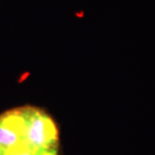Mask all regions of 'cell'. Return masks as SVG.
Wrapping results in <instances>:
<instances>
[{
	"mask_svg": "<svg viewBox=\"0 0 155 155\" xmlns=\"http://www.w3.org/2000/svg\"><path fill=\"white\" fill-rule=\"evenodd\" d=\"M26 121V140L35 149H47L57 146L58 131L52 118L36 109H23Z\"/></svg>",
	"mask_w": 155,
	"mask_h": 155,
	"instance_id": "cell-1",
	"label": "cell"
},
{
	"mask_svg": "<svg viewBox=\"0 0 155 155\" xmlns=\"http://www.w3.org/2000/svg\"><path fill=\"white\" fill-rule=\"evenodd\" d=\"M26 121L22 110L0 116V146L5 149L26 140Z\"/></svg>",
	"mask_w": 155,
	"mask_h": 155,
	"instance_id": "cell-2",
	"label": "cell"
},
{
	"mask_svg": "<svg viewBox=\"0 0 155 155\" xmlns=\"http://www.w3.org/2000/svg\"><path fill=\"white\" fill-rule=\"evenodd\" d=\"M37 149L29 144L27 140H22L5 149V155H35Z\"/></svg>",
	"mask_w": 155,
	"mask_h": 155,
	"instance_id": "cell-3",
	"label": "cell"
},
{
	"mask_svg": "<svg viewBox=\"0 0 155 155\" xmlns=\"http://www.w3.org/2000/svg\"><path fill=\"white\" fill-rule=\"evenodd\" d=\"M35 155H57V147L47 148V149L37 150Z\"/></svg>",
	"mask_w": 155,
	"mask_h": 155,
	"instance_id": "cell-4",
	"label": "cell"
},
{
	"mask_svg": "<svg viewBox=\"0 0 155 155\" xmlns=\"http://www.w3.org/2000/svg\"><path fill=\"white\" fill-rule=\"evenodd\" d=\"M5 149L0 146V155H5Z\"/></svg>",
	"mask_w": 155,
	"mask_h": 155,
	"instance_id": "cell-5",
	"label": "cell"
}]
</instances>
